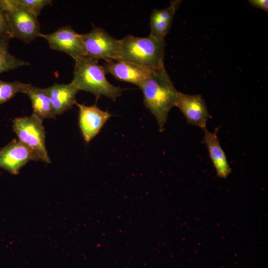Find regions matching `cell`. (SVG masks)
I'll use <instances>...</instances> for the list:
<instances>
[{"label": "cell", "mask_w": 268, "mask_h": 268, "mask_svg": "<svg viewBox=\"0 0 268 268\" xmlns=\"http://www.w3.org/2000/svg\"><path fill=\"white\" fill-rule=\"evenodd\" d=\"M139 88L143 93L145 107L155 117L159 130L162 132L179 91L175 87L164 67L151 71Z\"/></svg>", "instance_id": "cell-1"}, {"label": "cell", "mask_w": 268, "mask_h": 268, "mask_svg": "<svg viewBox=\"0 0 268 268\" xmlns=\"http://www.w3.org/2000/svg\"><path fill=\"white\" fill-rule=\"evenodd\" d=\"M120 42L119 58L116 61L131 63L151 71L164 67L165 39L129 35Z\"/></svg>", "instance_id": "cell-2"}, {"label": "cell", "mask_w": 268, "mask_h": 268, "mask_svg": "<svg viewBox=\"0 0 268 268\" xmlns=\"http://www.w3.org/2000/svg\"><path fill=\"white\" fill-rule=\"evenodd\" d=\"M74 61L71 83L79 91H85L96 96L103 95L114 101L121 95L123 89L109 82L104 68L98 64V60L83 57Z\"/></svg>", "instance_id": "cell-3"}, {"label": "cell", "mask_w": 268, "mask_h": 268, "mask_svg": "<svg viewBox=\"0 0 268 268\" xmlns=\"http://www.w3.org/2000/svg\"><path fill=\"white\" fill-rule=\"evenodd\" d=\"M12 38L29 43L41 33L38 17L21 7L17 0H0Z\"/></svg>", "instance_id": "cell-4"}, {"label": "cell", "mask_w": 268, "mask_h": 268, "mask_svg": "<svg viewBox=\"0 0 268 268\" xmlns=\"http://www.w3.org/2000/svg\"><path fill=\"white\" fill-rule=\"evenodd\" d=\"M43 121L34 114L29 117L16 118L13 121L12 128L18 140L30 148L40 161L50 163Z\"/></svg>", "instance_id": "cell-5"}, {"label": "cell", "mask_w": 268, "mask_h": 268, "mask_svg": "<svg viewBox=\"0 0 268 268\" xmlns=\"http://www.w3.org/2000/svg\"><path fill=\"white\" fill-rule=\"evenodd\" d=\"M85 57L96 60L117 61L120 42L105 30L94 27L90 32L81 34Z\"/></svg>", "instance_id": "cell-6"}, {"label": "cell", "mask_w": 268, "mask_h": 268, "mask_svg": "<svg viewBox=\"0 0 268 268\" xmlns=\"http://www.w3.org/2000/svg\"><path fill=\"white\" fill-rule=\"evenodd\" d=\"M39 37L45 39L53 50L65 53L74 60L85 57L81 34L69 25L61 27L51 33H41Z\"/></svg>", "instance_id": "cell-7"}, {"label": "cell", "mask_w": 268, "mask_h": 268, "mask_svg": "<svg viewBox=\"0 0 268 268\" xmlns=\"http://www.w3.org/2000/svg\"><path fill=\"white\" fill-rule=\"evenodd\" d=\"M40 161L34 152L27 146L15 139L0 150V168L13 175L30 161Z\"/></svg>", "instance_id": "cell-8"}, {"label": "cell", "mask_w": 268, "mask_h": 268, "mask_svg": "<svg viewBox=\"0 0 268 268\" xmlns=\"http://www.w3.org/2000/svg\"><path fill=\"white\" fill-rule=\"evenodd\" d=\"M175 106L181 111L189 124L203 130L206 129L210 115L201 95H189L179 92Z\"/></svg>", "instance_id": "cell-9"}, {"label": "cell", "mask_w": 268, "mask_h": 268, "mask_svg": "<svg viewBox=\"0 0 268 268\" xmlns=\"http://www.w3.org/2000/svg\"><path fill=\"white\" fill-rule=\"evenodd\" d=\"M79 108V126L85 141L89 142L100 131L112 115L96 105L76 104Z\"/></svg>", "instance_id": "cell-10"}, {"label": "cell", "mask_w": 268, "mask_h": 268, "mask_svg": "<svg viewBox=\"0 0 268 268\" xmlns=\"http://www.w3.org/2000/svg\"><path fill=\"white\" fill-rule=\"evenodd\" d=\"M106 73H109L118 80L142 85L151 70L137 65L123 61H106L103 66Z\"/></svg>", "instance_id": "cell-11"}, {"label": "cell", "mask_w": 268, "mask_h": 268, "mask_svg": "<svg viewBox=\"0 0 268 268\" xmlns=\"http://www.w3.org/2000/svg\"><path fill=\"white\" fill-rule=\"evenodd\" d=\"M44 89L50 97L55 116L64 113L77 103L75 96L79 90L71 82L68 84L55 83Z\"/></svg>", "instance_id": "cell-12"}, {"label": "cell", "mask_w": 268, "mask_h": 268, "mask_svg": "<svg viewBox=\"0 0 268 268\" xmlns=\"http://www.w3.org/2000/svg\"><path fill=\"white\" fill-rule=\"evenodd\" d=\"M182 0L170 2V5L162 9H154L150 16V34L149 36L159 39H165L172 25L174 15Z\"/></svg>", "instance_id": "cell-13"}, {"label": "cell", "mask_w": 268, "mask_h": 268, "mask_svg": "<svg viewBox=\"0 0 268 268\" xmlns=\"http://www.w3.org/2000/svg\"><path fill=\"white\" fill-rule=\"evenodd\" d=\"M204 142L206 145L209 156L216 171L217 176L226 178L231 173V168L227 161L225 152L221 147L217 135L208 131L206 128L203 130Z\"/></svg>", "instance_id": "cell-14"}, {"label": "cell", "mask_w": 268, "mask_h": 268, "mask_svg": "<svg viewBox=\"0 0 268 268\" xmlns=\"http://www.w3.org/2000/svg\"><path fill=\"white\" fill-rule=\"evenodd\" d=\"M30 98L33 114L40 119L55 118L50 97L44 88L27 84L23 93Z\"/></svg>", "instance_id": "cell-15"}, {"label": "cell", "mask_w": 268, "mask_h": 268, "mask_svg": "<svg viewBox=\"0 0 268 268\" xmlns=\"http://www.w3.org/2000/svg\"><path fill=\"white\" fill-rule=\"evenodd\" d=\"M10 38L0 35V74L18 67L29 66L30 63L16 58L9 52Z\"/></svg>", "instance_id": "cell-16"}, {"label": "cell", "mask_w": 268, "mask_h": 268, "mask_svg": "<svg viewBox=\"0 0 268 268\" xmlns=\"http://www.w3.org/2000/svg\"><path fill=\"white\" fill-rule=\"evenodd\" d=\"M27 83L19 81L7 82L0 79V104L12 98L17 93H23Z\"/></svg>", "instance_id": "cell-17"}, {"label": "cell", "mask_w": 268, "mask_h": 268, "mask_svg": "<svg viewBox=\"0 0 268 268\" xmlns=\"http://www.w3.org/2000/svg\"><path fill=\"white\" fill-rule=\"evenodd\" d=\"M18 3L23 8L38 17L42 9L51 4V0H17Z\"/></svg>", "instance_id": "cell-18"}, {"label": "cell", "mask_w": 268, "mask_h": 268, "mask_svg": "<svg viewBox=\"0 0 268 268\" xmlns=\"http://www.w3.org/2000/svg\"><path fill=\"white\" fill-rule=\"evenodd\" d=\"M0 35L12 38L6 15L0 7Z\"/></svg>", "instance_id": "cell-19"}, {"label": "cell", "mask_w": 268, "mask_h": 268, "mask_svg": "<svg viewBox=\"0 0 268 268\" xmlns=\"http://www.w3.org/2000/svg\"><path fill=\"white\" fill-rule=\"evenodd\" d=\"M250 4L253 7L258 8L268 12V0H249Z\"/></svg>", "instance_id": "cell-20"}]
</instances>
